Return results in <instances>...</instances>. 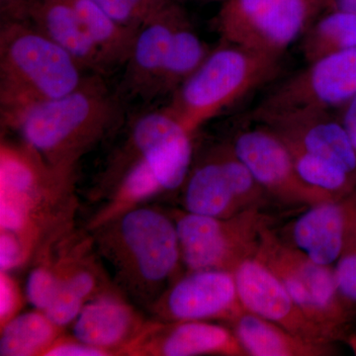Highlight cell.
<instances>
[{"instance_id":"cell-1","label":"cell","mask_w":356,"mask_h":356,"mask_svg":"<svg viewBox=\"0 0 356 356\" xmlns=\"http://www.w3.org/2000/svg\"><path fill=\"white\" fill-rule=\"evenodd\" d=\"M123 115L121 98L92 74L69 95L32 105L7 127L54 170L74 177L79 159L119 127Z\"/></svg>"},{"instance_id":"cell-2","label":"cell","mask_w":356,"mask_h":356,"mask_svg":"<svg viewBox=\"0 0 356 356\" xmlns=\"http://www.w3.org/2000/svg\"><path fill=\"white\" fill-rule=\"evenodd\" d=\"M72 180L24 143L18 146L2 140L0 232L15 236L30 259L50 238L72 228Z\"/></svg>"},{"instance_id":"cell-3","label":"cell","mask_w":356,"mask_h":356,"mask_svg":"<svg viewBox=\"0 0 356 356\" xmlns=\"http://www.w3.org/2000/svg\"><path fill=\"white\" fill-rule=\"evenodd\" d=\"M91 232L120 290L147 308L153 305L181 259L175 220L153 208H136Z\"/></svg>"},{"instance_id":"cell-4","label":"cell","mask_w":356,"mask_h":356,"mask_svg":"<svg viewBox=\"0 0 356 356\" xmlns=\"http://www.w3.org/2000/svg\"><path fill=\"white\" fill-rule=\"evenodd\" d=\"M76 58L31 22L0 27V108L7 126L37 103L69 95L83 83Z\"/></svg>"},{"instance_id":"cell-5","label":"cell","mask_w":356,"mask_h":356,"mask_svg":"<svg viewBox=\"0 0 356 356\" xmlns=\"http://www.w3.org/2000/svg\"><path fill=\"white\" fill-rule=\"evenodd\" d=\"M280 70V58L225 42L211 50L200 67L170 95L165 109L194 135L211 119L273 81Z\"/></svg>"},{"instance_id":"cell-6","label":"cell","mask_w":356,"mask_h":356,"mask_svg":"<svg viewBox=\"0 0 356 356\" xmlns=\"http://www.w3.org/2000/svg\"><path fill=\"white\" fill-rule=\"evenodd\" d=\"M327 0H222L215 18L227 43L281 58L325 10Z\"/></svg>"},{"instance_id":"cell-7","label":"cell","mask_w":356,"mask_h":356,"mask_svg":"<svg viewBox=\"0 0 356 356\" xmlns=\"http://www.w3.org/2000/svg\"><path fill=\"white\" fill-rule=\"evenodd\" d=\"M181 261L189 271L233 273L238 264L257 254L262 234L259 215L245 211L229 218L188 212L175 215Z\"/></svg>"},{"instance_id":"cell-8","label":"cell","mask_w":356,"mask_h":356,"mask_svg":"<svg viewBox=\"0 0 356 356\" xmlns=\"http://www.w3.org/2000/svg\"><path fill=\"white\" fill-rule=\"evenodd\" d=\"M356 96V48L325 56L292 74L264 98L254 113L341 109Z\"/></svg>"},{"instance_id":"cell-9","label":"cell","mask_w":356,"mask_h":356,"mask_svg":"<svg viewBox=\"0 0 356 356\" xmlns=\"http://www.w3.org/2000/svg\"><path fill=\"white\" fill-rule=\"evenodd\" d=\"M254 255L280 278L306 317L329 337L341 316L334 271L301 250L280 245L266 232Z\"/></svg>"},{"instance_id":"cell-10","label":"cell","mask_w":356,"mask_h":356,"mask_svg":"<svg viewBox=\"0 0 356 356\" xmlns=\"http://www.w3.org/2000/svg\"><path fill=\"white\" fill-rule=\"evenodd\" d=\"M72 229L42 248L57 277V291L44 313L63 327L72 324L90 300L111 289L92 254V236H77Z\"/></svg>"},{"instance_id":"cell-11","label":"cell","mask_w":356,"mask_h":356,"mask_svg":"<svg viewBox=\"0 0 356 356\" xmlns=\"http://www.w3.org/2000/svg\"><path fill=\"white\" fill-rule=\"evenodd\" d=\"M186 180V211L215 218L233 216L243 202L254 200L262 188L229 145L213 152Z\"/></svg>"},{"instance_id":"cell-12","label":"cell","mask_w":356,"mask_h":356,"mask_svg":"<svg viewBox=\"0 0 356 356\" xmlns=\"http://www.w3.org/2000/svg\"><path fill=\"white\" fill-rule=\"evenodd\" d=\"M161 322L228 320L242 313L231 271L199 270L172 283L149 307Z\"/></svg>"},{"instance_id":"cell-13","label":"cell","mask_w":356,"mask_h":356,"mask_svg":"<svg viewBox=\"0 0 356 356\" xmlns=\"http://www.w3.org/2000/svg\"><path fill=\"white\" fill-rule=\"evenodd\" d=\"M187 16L181 2L172 1L140 28L116 91L122 102L159 97L173 33Z\"/></svg>"},{"instance_id":"cell-14","label":"cell","mask_w":356,"mask_h":356,"mask_svg":"<svg viewBox=\"0 0 356 356\" xmlns=\"http://www.w3.org/2000/svg\"><path fill=\"white\" fill-rule=\"evenodd\" d=\"M254 120L273 130L287 146L327 159L351 175L356 173V149L341 119L330 111L296 109L252 113Z\"/></svg>"},{"instance_id":"cell-15","label":"cell","mask_w":356,"mask_h":356,"mask_svg":"<svg viewBox=\"0 0 356 356\" xmlns=\"http://www.w3.org/2000/svg\"><path fill=\"white\" fill-rule=\"evenodd\" d=\"M229 147L262 188L283 198L325 200L329 197L299 177L286 143L264 124L236 134Z\"/></svg>"},{"instance_id":"cell-16","label":"cell","mask_w":356,"mask_h":356,"mask_svg":"<svg viewBox=\"0 0 356 356\" xmlns=\"http://www.w3.org/2000/svg\"><path fill=\"white\" fill-rule=\"evenodd\" d=\"M238 299L245 311L280 325L296 336L324 343L327 334L306 317L286 288L257 257L243 259L233 271Z\"/></svg>"},{"instance_id":"cell-17","label":"cell","mask_w":356,"mask_h":356,"mask_svg":"<svg viewBox=\"0 0 356 356\" xmlns=\"http://www.w3.org/2000/svg\"><path fill=\"white\" fill-rule=\"evenodd\" d=\"M192 137L163 107L136 119L126 140L152 163L165 191H172L188 177Z\"/></svg>"},{"instance_id":"cell-18","label":"cell","mask_w":356,"mask_h":356,"mask_svg":"<svg viewBox=\"0 0 356 356\" xmlns=\"http://www.w3.org/2000/svg\"><path fill=\"white\" fill-rule=\"evenodd\" d=\"M245 355L236 334L205 321H149L123 356Z\"/></svg>"},{"instance_id":"cell-19","label":"cell","mask_w":356,"mask_h":356,"mask_svg":"<svg viewBox=\"0 0 356 356\" xmlns=\"http://www.w3.org/2000/svg\"><path fill=\"white\" fill-rule=\"evenodd\" d=\"M147 322L120 293L109 289L84 305L72 322V334L117 356L139 336Z\"/></svg>"},{"instance_id":"cell-20","label":"cell","mask_w":356,"mask_h":356,"mask_svg":"<svg viewBox=\"0 0 356 356\" xmlns=\"http://www.w3.org/2000/svg\"><path fill=\"white\" fill-rule=\"evenodd\" d=\"M30 22L70 53L84 70L102 76L109 70L70 0H37Z\"/></svg>"},{"instance_id":"cell-21","label":"cell","mask_w":356,"mask_h":356,"mask_svg":"<svg viewBox=\"0 0 356 356\" xmlns=\"http://www.w3.org/2000/svg\"><path fill=\"white\" fill-rule=\"evenodd\" d=\"M346 222V211L341 204L318 203L295 222L293 240L312 261L331 266L343 252Z\"/></svg>"},{"instance_id":"cell-22","label":"cell","mask_w":356,"mask_h":356,"mask_svg":"<svg viewBox=\"0 0 356 356\" xmlns=\"http://www.w3.org/2000/svg\"><path fill=\"white\" fill-rule=\"evenodd\" d=\"M232 323L243 350L254 356L324 355V343L296 336L280 325L243 310Z\"/></svg>"},{"instance_id":"cell-23","label":"cell","mask_w":356,"mask_h":356,"mask_svg":"<svg viewBox=\"0 0 356 356\" xmlns=\"http://www.w3.org/2000/svg\"><path fill=\"white\" fill-rule=\"evenodd\" d=\"M109 69L127 62L139 29L115 21L92 0H70Z\"/></svg>"},{"instance_id":"cell-24","label":"cell","mask_w":356,"mask_h":356,"mask_svg":"<svg viewBox=\"0 0 356 356\" xmlns=\"http://www.w3.org/2000/svg\"><path fill=\"white\" fill-rule=\"evenodd\" d=\"M0 337L1 356H44L49 348L64 334L44 312L19 314L4 325Z\"/></svg>"},{"instance_id":"cell-25","label":"cell","mask_w":356,"mask_h":356,"mask_svg":"<svg viewBox=\"0 0 356 356\" xmlns=\"http://www.w3.org/2000/svg\"><path fill=\"white\" fill-rule=\"evenodd\" d=\"M356 48V13L324 11L301 39L307 64L325 56Z\"/></svg>"},{"instance_id":"cell-26","label":"cell","mask_w":356,"mask_h":356,"mask_svg":"<svg viewBox=\"0 0 356 356\" xmlns=\"http://www.w3.org/2000/svg\"><path fill=\"white\" fill-rule=\"evenodd\" d=\"M210 51L187 16L173 33L159 97L172 95L200 67Z\"/></svg>"},{"instance_id":"cell-27","label":"cell","mask_w":356,"mask_h":356,"mask_svg":"<svg viewBox=\"0 0 356 356\" xmlns=\"http://www.w3.org/2000/svg\"><path fill=\"white\" fill-rule=\"evenodd\" d=\"M288 147L299 177L312 188L330 195L343 191L350 185L353 175L341 165L300 149Z\"/></svg>"},{"instance_id":"cell-28","label":"cell","mask_w":356,"mask_h":356,"mask_svg":"<svg viewBox=\"0 0 356 356\" xmlns=\"http://www.w3.org/2000/svg\"><path fill=\"white\" fill-rule=\"evenodd\" d=\"M115 21L140 29L166 4L177 0H92Z\"/></svg>"},{"instance_id":"cell-29","label":"cell","mask_w":356,"mask_h":356,"mask_svg":"<svg viewBox=\"0 0 356 356\" xmlns=\"http://www.w3.org/2000/svg\"><path fill=\"white\" fill-rule=\"evenodd\" d=\"M24 307V296L10 273L0 270V329L17 317Z\"/></svg>"},{"instance_id":"cell-30","label":"cell","mask_w":356,"mask_h":356,"mask_svg":"<svg viewBox=\"0 0 356 356\" xmlns=\"http://www.w3.org/2000/svg\"><path fill=\"white\" fill-rule=\"evenodd\" d=\"M44 356H114L111 351L89 346L76 337L62 334Z\"/></svg>"},{"instance_id":"cell-31","label":"cell","mask_w":356,"mask_h":356,"mask_svg":"<svg viewBox=\"0 0 356 356\" xmlns=\"http://www.w3.org/2000/svg\"><path fill=\"white\" fill-rule=\"evenodd\" d=\"M29 261V255L19 241L10 234L0 232V270L11 273Z\"/></svg>"},{"instance_id":"cell-32","label":"cell","mask_w":356,"mask_h":356,"mask_svg":"<svg viewBox=\"0 0 356 356\" xmlns=\"http://www.w3.org/2000/svg\"><path fill=\"white\" fill-rule=\"evenodd\" d=\"M334 276L339 294L356 302V252L344 255L337 264Z\"/></svg>"},{"instance_id":"cell-33","label":"cell","mask_w":356,"mask_h":356,"mask_svg":"<svg viewBox=\"0 0 356 356\" xmlns=\"http://www.w3.org/2000/svg\"><path fill=\"white\" fill-rule=\"evenodd\" d=\"M37 0H0V17L3 22H30Z\"/></svg>"},{"instance_id":"cell-34","label":"cell","mask_w":356,"mask_h":356,"mask_svg":"<svg viewBox=\"0 0 356 356\" xmlns=\"http://www.w3.org/2000/svg\"><path fill=\"white\" fill-rule=\"evenodd\" d=\"M341 110V121L350 134L356 149V96Z\"/></svg>"},{"instance_id":"cell-35","label":"cell","mask_w":356,"mask_h":356,"mask_svg":"<svg viewBox=\"0 0 356 356\" xmlns=\"http://www.w3.org/2000/svg\"><path fill=\"white\" fill-rule=\"evenodd\" d=\"M331 10L356 13V0H327L325 11Z\"/></svg>"},{"instance_id":"cell-36","label":"cell","mask_w":356,"mask_h":356,"mask_svg":"<svg viewBox=\"0 0 356 356\" xmlns=\"http://www.w3.org/2000/svg\"><path fill=\"white\" fill-rule=\"evenodd\" d=\"M177 1L181 2V0H177Z\"/></svg>"}]
</instances>
